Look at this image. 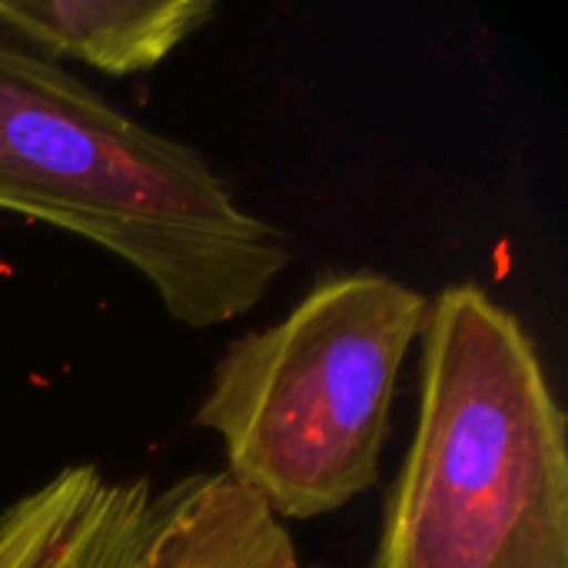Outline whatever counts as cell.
<instances>
[{"mask_svg":"<svg viewBox=\"0 0 568 568\" xmlns=\"http://www.w3.org/2000/svg\"><path fill=\"white\" fill-rule=\"evenodd\" d=\"M419 426L373 568H568L566 413L526 326L476 283L423 323Z\"/></svg>","mask_w":568,"mask_h":568,"instance_id":"obj_2","label":"cell"},{"mask_svg":"<svg viewBox=\"0 0 568 568\" xmlns=\"http://www.w3.org/2000/svg\"><path fill=\"white\" fill-rule=\"evenodd\" d=\"M213 13L206 0H0V27L20 43L113 77L156 67Z\"/></svg>","mask_w":568,"mask_h":568,"instance_id":"obj_4","label":"cell"},{"mask_svg":"<svg viewBox=\"0 0 568 568\" xmlns=\"http://www.w3.org/2000/svg\"><path fill=\"white\" fill-rule=\"evenodd\" d=\"M0 210L43 220L133 266L170 320L256 310L290 250L186 143L163 136L0 27Z\"/></svg>","mask_w":568,"mask_h":568,"instance_id":"obj_1","label":"cell"},{"mask_svg":"<svg viewBox=\"0 0 568 568\" xmlns=\"http://www.w3.org/2000/svg\"><path fill=\"white\" fill-rule=\"evenodd\" d=\"M429 303L383 273L320 280L216 363L196 423L276 519H320L379 479L393 399Z\"/></svg>","mask_w":568,"mask_h":568,"instance_id":"obj_3","label":"cell"}]
</instances>
